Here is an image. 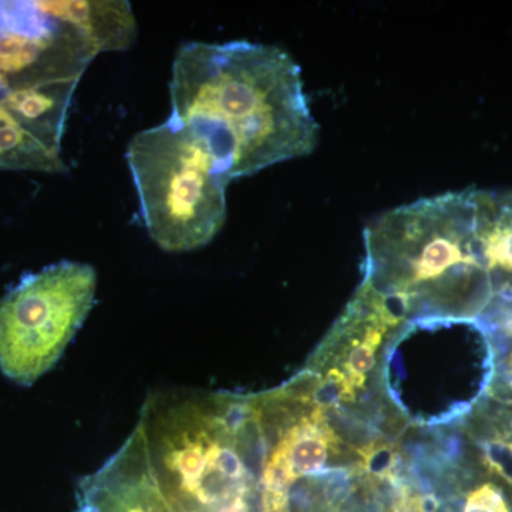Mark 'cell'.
Here are the masks:
<instances>
[{"label":"cell","mask_w":512,"mask_h":512,"mask_svg":"<svg viewBox=\"0 0 512 512\" xmlns=\"http://www.w3.org/2000/svg\"><path fill=\"white\" fill-rule=\"evenodd\" d=\"M170 99V119L207 141L231 181L309 156L318 144L301 67L276 46L185 43Z\"/></svg>","instance_id":"6da1fadb"},{"label":"cell","mask_w":512,"mask_h":512,"mask_svg":"<svg viewBox=\"0 0 512 512\" xmlns=\"http://www.w3.org/2000/svg\"><path fill=\"white\" fill-rule=\"evenodd\" d=\"M477 191L421 198L384 212L365 232L366 282L404 303L412 322H446L483 296Z\"/></svg>","instance_id":"7a4b0ae2"},{"label":"cell","mask_w":512,"mask_h":512,"mask_svg":"<svg viewBox=\"0 0 512 512\" xmlns=\"http://www.w3.org/2000/svg\"><path fill=\"white\" fill-rule=\"evenodd\" d=\"M126 160L148 235L167 252L205 247L227 220L231 183L207 141L168 119L136 134Z\"/></svg>","instance_id":"3957f363"},{"label":"cell","mask_w":512,"mask_h":512,"mask_svg":"<svg viewBox=\"0 0 512 512\" xmlns=\"http://www.w3.org/2000/svg\"><path fill=\"white\" fill-rule=\"evenodd\" d=\"M93 266L62 261L25 276L0 301V370L32 384L52 369L89 315Z\"/></svg>","instance_id":"277c9868"},{"label":"cell","mask_w":512,"mask_h":512,"mask_svg":"<svg viewBox=\"0 0 512 512\" xmlns=\"http://www.w3.org/2000/svg\"><path fill=\"white\" fill-rule=\"evenodd\" d=\"M53 18L80 30L97 52H120L133 45L137 23L128 2H37Z\"/></svg>","instance_id":"5b68a950"},{"label":"cell","mask_w":512,"mask_h":512,"mask_svg":"<svg viewBox=\"0 0 512 512\" xmlns=\"http://www.w3.org/2000/svg\"><path fill=\"white\" fill-rule=\"evenodd\" d=\"M360 471L375 481H394L399 471V451L387 441L376 440L359 451Z\"/></svg>","instance_id":"8992f818"},{"label":"cell","mask_w":512,"mask_h":512,"mask_svg":"<svg viewBox=\"0 0 512 512\" xmlns=\"http://www.w3.org/2000/svg\"><path fill=\"white\" fill-rule=\"evenodd\" d=\"M439 504L433 495H421L400 488L399 494L393 500L392 512H437Z\"/></svg>","instance_id":"52a82bcc"},{"label":"cell","mask_w":512,"mask_h":512,"mask_svg":"<svg viewBox=\"0 0 512 512\" xmlns=\"http://www.w3.org/2000/svg\"><path fill=\"white\" fill-rule=\"evenodd\" d=\"M485 460L493 471L512 483V447L505 443H488L484 446Z\"/></svg>","instance_id":"ba28073f"},{"label":"cell","mask_w":512,"mask_h":512,"mask_svg":"<svg viewBox=\"0 0 512 512\" xmlns=\"http://www.w3.org/2000/svg\"><path fill=\"white\" fill-rule=\"evenodd\" d=\"M504 312L507 313V316H505L504 328L510 330L512 333V311L511 309H504Z\"/></svg>","instance_id":"9c48e42d"}]
</instances>
